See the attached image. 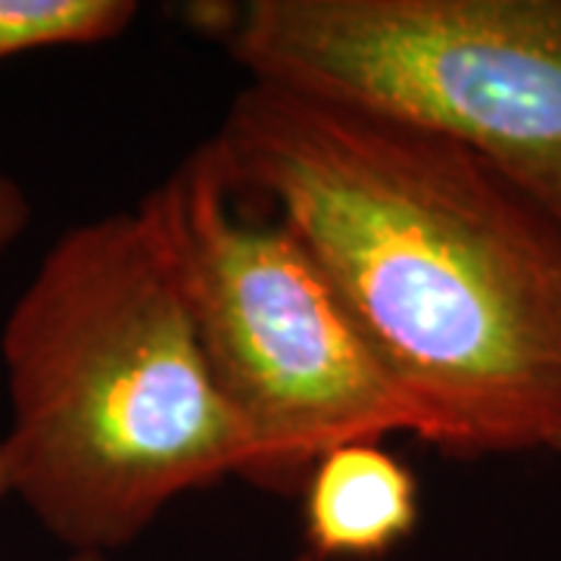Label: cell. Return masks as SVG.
<instances>
[{"instance_id": "cell-1", "label": "cell", "mask_w": 561, "mask_h": 561, "mask_svg": "<svg viewBox=\"0 0 561 561\" xmlns=\"http://www.w3.org/2000/svg\"><path fill=\"white\" fill-rule=\"evenodd\" d=\"M456 459L561 456V228L453 140L247 81L209 138Z\"/></svg>"}, {"instance_id": "cell-2", "label": "cell", "mask_w": 561, "mask_h": 561, "mask_svg": "<svg viewBox=\"0 0 561 561\" xmlns=\"http://www.w3.org/2000/svg\"><path fill=\"white\" fill-rule=\"evenodd\" d=\"M0 362L10 496L69 552L113 556L253 465L150 197L50 243L7 312Z\"/></svg>"}, {"instance_id": "cell-3", "label": "cell", "mask_w": 561, "mask_h": 561, "mask_svg": "<svg viewBox=\"0 0 561 561\" xmlns=\"http://www.w3.org/2000/svg\"><path fill=\"white\" fill-rule=\"evenodd\" d=\"M191 20L250 81L453 140L561 228V0H243Z\"/></svg>"}, {"instance_id": "cell-4", "label": "cell", "mask_w": 561, "mask_h": 561, "mask_svg": "<svg viewBox=\"0 0 561 561\" xmlns=\"http://www.w3.org/2000/svg\"><path fill=\"white\" fill-rule=\"evenodd\" d=\"M160 213L213 378L243 424V481L300 493L321 456L390 434L424 440V421L337 287L272 213H241L201 144L147 194Z\"/></svg>"}, {"instance_id": "cell-5", "label": "cell", "mask_w": 561, "mask_h": 561, "mask_svg": "<svg viewBox=\"0 0 561 561\" xmlns=\"http://www.w3.org/2000/svg\"><path fill=\"white\" fill-rule=\"evenodd\" d=\"M302 561H378L419 527V481L381 443H346L302 483Z\"/></svg>"}, {"instance_id": "cell-6", "label": "cell", "mask_w": 561, "mask_h": 561, "mask_svg": "<svg viewBox=\"0 0 561 561\" xmlns=\"http://www.w3.org/2000/svg\"><path fill=\"white\" fill-rule=\"evenodd\" d=\"M135 20V0H0V62L50 47L106 44Z\"/></svg>"}, {"instance_id": "cell-7", "label": "cell", "mask_w": 561, "mask_h": 561, "mask_svg": "<svg viewBox=\"0 0 561 561\" xmlns=\"http://www.w3.org/2000/svg\"><path fill=\"white\" fill-rule=\"evenodd\" d=\"M28 221H32V203L20 187V181L0 172V260L25 234Z\"/></svg>"}, {"instance_id": "cell-8", "label": "cell", "mask_w": 561, "mask_h": 561, "mask_svg": "<svg viewBox=\"0 0 561 561\" xmlns=\"http://www.w3.org/2000/svg\"><path fill=\"white\" fill-rule=\"evenodd\" d=\"M10 500V474H7V461H3V453H0V505Z\"/></svg>"}, {"instance_id": "cell-9", "label": "cell", "mask_w": 561, "mask_h": 561, "mask_svg": "<svg viewBox=\"0 0 561 561\" xmlns=\"http://www.w3.org/2000/svg\"><path fill=\"white\" fill-rule=\"evenodd\" d=\"M66 561H113V556H101V552H69Z\"/></svg>"}]
</instances>
